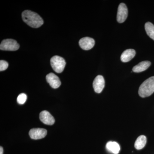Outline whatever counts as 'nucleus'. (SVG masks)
Returning a JSON list of instances; mask_svg holds the SVG:
<instances>
[{"label":"nucleus","mask_w":154,"mask_h":154,"mask_svg":"<svg viewBox=\"0 0 154 154\" xmlns=\"http://www.w3.org/2000/svg\"><path fill=\"white\" fill-rule=\"evenodd\" d=\"M22 18L23 21L32 28H39L43 24V19L39 15L29 10L22 12Z\"/></svg>","instance_id":"obj_1"},{"label":"nucleus","mask_w":154,"mask_h":154,"mask_svg":"<svg viewBox=\"0 0 154 154\" xmlns=\"http://www.w3.org/2000/svg\"><path fill=\"white\" fill-rule=\"evenodd\" d=\"M154 92V76L150 77L141 85L138 94L142 98L149 97Z\"/></svg>","instance_id":"obj_2"},{"label":"nucleus","mask_w":154,"mask_h":154,"mask_svg":"<svg viewBox=\"0 0 154 154\" xmlns=\"http://www.w3.org/2000/svg\"><path fill=\"white\" fill-rule=\"evenodd\" d=\"M50 63L52 69L57 73L62 72L66 65V62L63 58L58 56L53 57L51 59Z\"/></svg>","instance_id":"obj_3"},{"label":"nucleus","mask_w":154,"mask_h":154,"mask_svg":"<svg viewBox=\"0 0 154 154\" xmlns=\"http://www.w3.org/2000/svg\"><path fill=\"white\" fill-rule=\"evenodd\" d=\"M19 44L17 41L13 39H4L0 45L1 50L15 51L19 49Z\"/></svg>","instance_id":"obj_4"},{"label":"nucleus","mask_w":154,"mask_h":154,"mask_svg":"<svg viewBox=\"0 0 154 154\" xmlns=\"http://www.w3.org/2000/svg\"><path fill=\"white\" fill-rule=\"evenodd\" d=\"M128 14L127 7L124 3H121L119 6L117 14V21L122 23L126 20Z\"/></svg>","instance_id":"obj_5"},{"label":"nucleus","mask_w":154,"mask_h":154,"mask_svg":"<svg viewBox=\"0 0 154 154\" xmlns=\"http://www.w3.org/2000/svg\"><path fill=\"white\" fill-rule=\"evenodd\" d=\"M47 130L44 128H32L29 131L30 137L33 140H38L43 138L47 135Z\"/></svg>","instance_id":"obj_6"},{"label":"nucleus","mask_w":154,"mask_h":154,"mask_svg":"<svg viewBox=\"0 0 154 154\" xmlns=\"http://www.w3.org/2000/svg\"><path fill=\"white\" fill-rule=\"evenodd\" d=\"M105 86V81L104 77L101 75L96 76L93 82V88L94 91L97 94H100L103 91Z\"/></svg>","instance_id":"obj_7"},{"label":"nucleus","mask_w":154,"mask_h":154,"mask_svg":"<svg viewBox=\"0 0 154 154\" xmlns=\"http://www.w3.org/2000/svg\"><path fill=\"white\" fill-rule=\"evenodd\" d=\"M95 44V42L94 38L89 37H84L79 41L80 47L85 50L91 49L94 47Z\"/></svg>","instance_id":"obj_8"},{"label":"nucleus","mask_w":154,"mask_h":154,"mask_svg":"<svg viewBox=\"0 0 154 154\" xmlns=\"http://www.w3.org/2000/svg\"><path fill=\"white\" fill-rule=\"evenodd\" d=\"M39 119L42 123L47 125H52L55 122L53 116L46 110L42 111L39 114Z\"/></svg>","instance_id":"obj_9"},{"label":"nucleus","mask_w":154,"mask_h":154,"mask_svg":"<svg viewBox=\"0 0 154 154\" xmlns=\"http://www.w3.org/2000/svg\"><path fill=\"white\" fill-rule=\"evenodd\" d=\"M46 79L51 87L54 89L59 88L61 85V82L59 78L53 73L48 74L46 76Z\"/></svg>","instance_id":"obj_10"},{"label":"nucleus","mask_w":154,"mask_h":154,"mask_svg":"<svg viewBox=\"0 0 154 154\" xmlns=\"http://www.w3.org/2000/svg\"><path fill=\"white\" fill-rule=\"evenodd\" d=\"M135 54L136 51L134 49H127L121 54V60L122 62H128L132 59Z\"/></svg>","instance_id":"obj_11"},{"label":"nucleus","mask_w":154,"mask_h":154,"mask_svg":"<svg viewBox=\"0 0 154 154\" xmlns=\"http://www.w3.org/2000/svg\"><path fill=\"white\" fill-rule=\"evenodd\" d=\"M150 65V62L149 61H144L134 67L132 71L134 72H141L146 70Z\"/></svg>","instance_id":"obj_12"},{"label":"nucleus","mask_w":154,"mask_h":154,"mask_svg":"<svg viewBox=\"0 0 154 154\" xmlns=\"http://www.w3.org/2000/svg\"><path fill=\"white\" fill-rule=\"evenodd\" d=\"M106 148L108 151L114 154H117L120 151V146L116 142L109 141L106 144Z\"/></svg>","instance_id":"obj_13"},{"label":"nucleus","mask_w":154,"mask_h":154,"mask_svg":"<svg viewBox=\"0 0 154 154\" xmlns=\"http://www.w3.org/2000/svg\"><path fill=\"white\" fill-rule=\"evenodd\" d=\"M147 139L145 136L143 135L140 136L137 139L134 143V147L137 150L141 149L144 147L146 143Z\"/></svg>","instance_id":"obj_14"},{"label":"nucleus","mask_w":154,"mask_h":154,"mask_svg":"<svg viewBox=\"0 0 154 154\" xmlns=\"http://www.w3.org/2000/svg\"><path fill=\"white\" fill-rule=\"evenodd\" d=\"M145 28L147 34L154 40V25L151 22H147L145 25Z\"/></svg>","instance_id":"obj_15"},{"label":"nucleus","mask_w":154,"mask_h":154,"mask_svg":"<svg viewBox=\"0 0 154 154\" xmlns=\"http://www.w3.org/2000/svg\"><path fill=\"white\" fill-rule=\"evenodd\" d=\"M27 95L25 94H19L17 97V102L20 105H23L25 104L27 100Z\"/></svg>","instance_id":"obj_16"},{"label":"nucleus","mask_w":154,"mask_h":154,"mask_svg":"<svg viewBox=\"0 0 154 154\" xmlns=\"http://www.w3.org/2000/svg\"><path fill=\"white\" fill-rule=\"evenodd\" d=\"M8 63L7 61L1 60L0 61V71H3L5 70L8 69Z\"/></svg>","instance_id":"obj_17"},{"label":"nucleus","mask_w":154,"mask_h":154,"mask_svg":"<svg viewBox=\"0 0 154 154\" xmlns=\"http://www.w3.org/2000/svg\"><path fill=\"white\" fill-rule=\"evenodd\" d=\"M3 153H4V150H3V147L1 146L0 147V154H3Z\"/></svg>","instance_id":"obj_18"}]
</instances>
